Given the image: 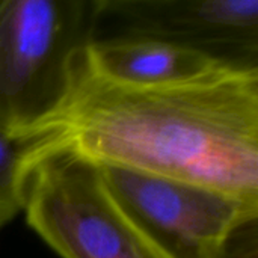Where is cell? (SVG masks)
Returning a JSON list of instances; mask_svg holds the SVG:
<instances>
[{"label": "cell", "mask_w": 258, "mask_h": 258, "mask_svg": "<svg viewBox=\"0 0 258 258\" xmlns=\"http://www.w3.org/2000/svg\"><path fill=\"white\" fill-rule=\"evenodd\" d=\"M83 53L57 112L23 133L30 165L67 153L258 200V70L225 67L192 82L130 86L89 70Z\"/></svg>", "instance_id": "6da1fadb"}, {"label": "cell", "mask_w": 258, "mask_h": 258, "mask_svg": "<svg viewBox=\"0 0 258 258\" xmlns=\"http://www.w3.org/2000/svg\"><path fill=\"white\" fill-rule=\"evenodd\" d=\"M97 0H0V130L23 135L57 112L94 41Z\"/></svg>", "instance_id": "7a4b0ae2"}, {"label": "cell", "mask_w": 258, "mask_h": 258, "mask_svg": "<svg viewBox=\"0 0 258 258\" xmlns=\"http://www.w3.org/2000/svg\"><path fill=\"white\" fill-rule=\"evenodd\" d=\"M23 212L62 258H171L116 206L97 166L67 153L29 166Z\"/></svg>", "instance_id": "3957f363"}, {"label": "cell", "mask_w": 258, "mask_h": 258, "mask_svg": "<svg viewBox=\"0 0 258 258\" xmlns=\"http://www.w3.org/2000/svg\"><path fill=\"white\" fill-rule=\"evenodd\" d=\"M97 169L124 215L171 258H212L234 228L258 218V200L118 166Z\"/></svg>", "instance_id": "277c9868"}, {"label": "cell", "mask_w": 258, "mask_h": 258, "mask_svg": "<svg viewBox=\"0 0 258 258\" xmlns=\"http://www.w3.org/2000/svg\"><path fill=\"white\" fill-rule=\"evenodd\" d=\"M154 39L258 70V0H97L94 41Z\"/></svg>", "instance_id": "5b68a950"}, {"label": "cell", "mask_w": 258, "mask_h": 258, "mask_svg": "<svg viewBox=\"0 0 258 258\" xmlns=\"http://www.w3.org/2000/svg\"><path fill=\"white\" fill-rule=\"evenodd\" d=\"M83 59L88 68L98 76L130 86H168L192 82L227 67L201 53L141 38L92 41L85 48Z\"/></svg>", "instance_id": "8992f818"}, {"label": "cell", "mask_w": 258, "mask_h": 258, "mask_svg": "<svg viewBox=\"0 0 258 258\" xmlns=\"http://www.w3.org/2000/svg\"><path fill=\"white\" fill-rule=\"evenodd\" d=\"M30 162V139L0 130V230L24 210Z\"/></svg>", "instance_id": "52a82bcc"}, {"label": "cell", "mask_w": 258, "mask_h": 258, "mask_svg": "<svg viewBox=\"0 0 258 258\" xmlns=\"http://www.w3.org/2000/svg\"><path fill=\"white\" fill-rule=\"evenodd\" d=\"M212 258H258V218L234 228Z\"/></svg>", "instance_id": "ba28073f"}]
</instances>
